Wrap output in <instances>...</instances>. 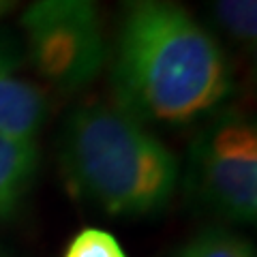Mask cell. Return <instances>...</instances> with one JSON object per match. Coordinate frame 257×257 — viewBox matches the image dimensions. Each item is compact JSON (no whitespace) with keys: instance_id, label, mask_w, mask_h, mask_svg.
<instances>
[{"instance_id":"cell-4","label":"cell","mask_w":257,"mask_h":257,"mask_svg":"<svg viewBox=\"0 0 257 257\" xmlns=\"http://www.w3.org/2000/svg\"><path fill=\"white\" fill-rule=\"evenodd\" d=\"M191 184L197 197L236 223L257 214V131L240 116H221L191 148Z\"/></svg>"},{"instance_id":"cell-3","label":"cell","mask_w":257,"mask_h":257,"mask_svg":"<svg viewBox=\"0 0 257 257\" xmlns=\"http://www.w3.org/2000/svg\"><path fill=\"white\" fill-rule=\"evenodd\" d=\"M22 26L32 64L58 90H79L99 75L105 62L99 0H32Z\"/></svg>"},{"instance_id":"cell-2","label":"cell","mask_w":257,"mask_h":257,"mask_svg":"<svg viewBox=\"0 0 257 257\" xmlns=\"http://www.w3.org/2000/svg\"><path fill=\"white\" fill-rule=\"evenodd\" d=\"M60 170L69 191L114 216H148L170 204L178 161L140 120L118 107L84 105L67 120Z\"/></svg>"},{"instance_id":"cell-1","label":"cell","mask_w":257,"mask_h":257,"mask_svg":"<svg viewBox=\"0 0 257 257\" xmlns=\"http://www.w3.org/2000/svg\"><path fill=\"white\" fill-rule=\"evenodd\" d=\"M111 79L118 109L140 122H191L231 90L219 43L176 0H122Z\"/></svg>"},{"instance_id":"cell-9","label":"cell","mask_w":257,"mask_h":257,"mask_svg":"<svg viewBox=\"0 0 257 257\" xmlns=\"http://www.w3.org/2000/svg\"><path fill=\"white\" fill-rule=\"evenodd\" d=\"M64 257H128L114 234L99 227H84L69 242Z\"/></svg>"},{"instance_id":"cell-7","label":"cell","mask_w":257,"mask_h":257,"mask_svg":"<svg viewBox=\"0 0 257 257\" xmlns=\"http://www.w3.org/2000/svg\"><path fill=\"white\" fill-rule=\"evenodd\" d=\"M216 24L244 47H255L257 0H212Z\"/></svg>"},{"instance_id":"cell-6","label":"cell","mask_w":257,"mask_h":257,"mask_svg":"<svg viewBox=\"0 0 257 257\" xmlns=\"http://www.w3.org/2000/svg\"><path fill=\"white\" fill-rule=\"evenodd\" d=\"M37 144L0 138V216H9L37 172Z\"/></svg>"},{"instance_id":"cell-11","label":"cell","mask_w":257,"mask_h":257,"mask_svg":"<svg viewBox=\"0 0 257 257\" xmlns=\"http://www.w3.org/2000/svg\"><path fill=\"white\" fill-rule=\"evenodd\" d=\"M13 3V0H0V15H3L7 9H9V5Z\"/></svg>"},{"instance_id":"cell-10","label":"cell","mask_w":257,"mask_h":257,"mask_svg":"<svg viewBox=\"0 0 257 257\" xmlns=\"http://www.w3.org/2000/svg\"><path fill=\"white\" fill-rule=\"evenodd\" d=\"M15 67H18V56H15L13 47L7 41H0V73L13 71Z\"/></svg>"},{"instance_id":"cell-8","label":"cell","mask_w":257,"mask_h":257,"mask_svg":"<svg viewBox=\"0 0 257 257\" xmlns=\"http://www.w3.org/2000/svg\"><path fill=\"white\" fill-rule=\"evenodd\" d=\"M176 257H255L253 246L225 231H206L189 242Z\"/></svg>"},{"instance_id":"cell-5","label":"cell","mask_w":257,"mask_h":257,"mask_svg":"<svg viewBox=\"0 0 257 257\" xmlns=\"http://www.w3.org/2000/svg\"><path fill=\"white\" fill-rule=\"evenodd\" d=\"M47 114V99L41 88L24 82L13 71L0 73V138L35 142Z\"/></svg>"}]
</instances>
